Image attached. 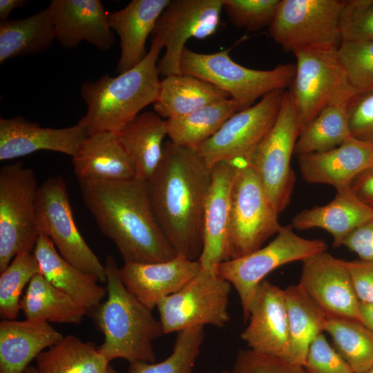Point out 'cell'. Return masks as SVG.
<instances>
[{
  "mask_svg": "<svg viewBox=\"0 0 373 373\" xmlns=\"http://www.w3.org/2000/svg\"><path fill=\"white\" fill-rule=\"evenodd\" d=\"M211 169L195 149L164 144L161 160L146 181L157 221L177 255L199 259L203 247L205 201Z\"/></svg>",
  "mask_w": 373,
  "mask_h": 373,
  "instance_id": "obj_1",
  "label": "cell"
},
{
  "mask_svg": "<svg viewBox=\"0 0 373 373\" xmlns=\"http://www.w3.org/2000/svg\"><path fill=\"white\" fill-rule=\"evenodd\" d=\"M85 206L124 263H155L177 254L153 213L146 181L78 180Z\"/></svg>",
  "mask_w": 373,
  "mask_h": 373,
  "instance_id": "obj_2",
  "label": "cell"
},
{
  "mask_svg": "<svg viewBox=\"0 0 373 373\" xmlns=\"http://www.w3.org/2000/svg\"><path fill=\"white\" fill-rule=\"evenodd\" d=\"M145 58L117 77L104 75L95 82H85L80 94L87 110L78 124L90 135L98 132L117 133L140 111L158 98L161 80L158 59L162 41L151 39Z\"/></svg>",
  "mask_w": 373,
  "mask_h": 373,
  "instance_id": "obj_3",
  "label": "cell"
},
{
  "mask_svg": "<svg viewBox=\"0 0 373 373\" xmlns=\"http://www.w3.org/2000/svg\"><path fill=\"white\" fill-rule=\"evenodd\" d=\"M104 267L107 298L94 310L104 336L99 352L109 363L116 358L155 363L153 343L164 334L160 320L125 287L113 256H106Z\"/></svg>",
  "mask_w": 373,
  "mask_h": 373,
  "instance_id": "obj_4",
  "label": "cell"
},
{
  "mask_svg": "<svg viewBox=\"0 0 373 373\" xmlns=\"http://www.w3.org/2000/svg\"><path fill=\"white\" fill-rule=\"evenodd\" d=\"M180 73L202 79L228 93L240 111L276 90L289 88L296 73V64H279L270 70L242 66L232 60L228 50L200 53L184 49L180 61Z\"/></svg>",
  "mask_w": 373,
  "mask_h": 373,
  "instance_id": "obj_5",
  "label": "cell"
},
{
  "mask_svg": "<svg viewBox=\"0 0 373 373\" xmlns=\"http://www.w3.org/2000/svg\"><path fill=\"white\" fill-rule=\"evenodd\" d=\"M334 47L295 50L296 73L288 92L296 107L300 134L325 107L349 102L358 92Z\"/></svg>",
  "mask_w": 373,
  "mask_h": 373,
  "instance_id": "obj_6",
  "label": "cell"
},
{
  "mask_svg": "<svg viewBox=\"0 0 373 373\" xmlns=\"http://www.w3.org/2000/svg\"><path fill=\"white\" fill-rule=\"evenodd\" d=\"M39 185L34 171L22 162L0 169V272L12 259L34 249L39 230L35 200Z\"/></svg>",
  "mask_w": 373,
  "mask_h": 373,
  "instance_id": "obj_7",
  "label": "cell"
},
{
  "mask_svg": "<svg viewBox=\"0 0 373 373\" xmlns=\"http://www.w3.org/2000/svg\"><path fill=\"white\" fill-rule=\"evenodd\" d=\"M259 178L249 165H239L230 193L229 260L260 247L283 226Z\"/></svg>",
  "mask_w": 373,
  "mask_h": 373,
  "instance_id": "obj_8",
  "label": "cell"
},
{
  "mask_svg": "<svg viewBox=\"0 0 373 373\" xmlns=\"http://www.w3.org/2000/svg\"><path fill=\"white\" fill-rule=\"evenodd\" d=\"M299 135L296 107L287 90L274 126L247 163L257 174L278 214L291 201L296 181L291 158Z\"/></svg>",
  "mask_w": 373,
  "mask_h": 373,
  "instance_id": "obj_9",
  "label": "cell"
},
{
  "mask_svg": "<svg viewBox=\"0 0 373 373\" xmlns=\"http://www.w3.org/2000/svg\"><path fill=\"white\" fill-rule=\"evenodd\" d=\"M321 239L297 235L291 225L283 227L268 245L242 257L222 262L218 274L233 286L239 296L244 321H248L250 302L258 285L270 272L294 261H303L327 251Z\"/></svg>",
  "mask_w": 373,
  "mask_h": 373,
  "instance_id": "obj_10",
  "label": "cell"
},
{
  "mask_svg": "<svg viewBox=\"0 0 373 373\" xmlns=\"http://www.w3.org/2000/svg\"><path fill=\"white\" fill-rule=\"evenodd\" d=\"M35 213L39 233L46 235L59 254L77 268L106 282L104 265L82 236L74 219L64 180L50 177L39 185Z\"/></svg>",
  "mask_w": 373,
  "mask_h": 373,
  "instance_id": "obj_11",
  "label": "cell"
},
{
  "mask_svg": "<svg viewBox=\"0 0 373 373\" xmlns=\"http://www.w3.org/2000/svg\"><path fill=\"white\" fill-rule=\"evenodd\" d=\"M345 0H281L269 28L270 37L286 52L307 47L338 48Z\"/></svg>",
  "mask_w": 373,
  "mask_h": 373,
  "instance_id": "obj_12",
  "label": "cell"
},
{
  "mask_svg": "<svg viewBox=\"0 0 373 373\" xmlns=\"http://www.w3.org/2000/svg\"><path fill=\"white\" fill-rule=\"evenodd\" d=\"M231 289L217 273L200 269L182 289L157 305L164 334L194 326L224 327L230 319Z\"/></svg>",
  "mask_w": 373,
  "mask_h": 373,
  "instance_id": "obj_13",
  "label": "cell"
},
{
  "mask_svg": "<svg viewBox=\"0 0 373 373\" xmlns=\"http://www.w3.org/2000/svg\"><path fill=\"white\" fill-rule=\"evenodd\" d=\"M285 90L265 95L252 106L232 115L209 139L195 149L210 168L222 161L247 164L253 152L274 126Z\"/></svg>",
  "mask_w": 373,
  "mask_h": 373,
  "instance_id": "obj_14",
  "label": "cell"
},
{
  "mask_svg": "<svg viewBox=\"0 0 373 373\" xmlns=\"http://www.w3.org/2000/svg\"><path fill=\"white\" fill-rule=\"evenodd\" d=\"M222 9L223 0H170L151 34L165 48L157 64L160 75L180 74V61L186 41L214 34Z\"/></svg>",
  "mask_w": 373,
  "mask_h": 373,
  "instance_id": "obj_15",
  "label": "cell"
},
{
  "mask_svg": "<svg viewBox=\"0 0 373 373\" xmlns=\"http://www.w3.org/2000/svg\"><path fill=\"white\" fill-rule=\"evenodd\" d=\"M302 262L298 284L327 315L361 321L360 301L345 260L325 251L308 257Z\"/></svg>",
  "mask_w": 373,
  "mask_h": 373,
  "instance_id": "obj_16",
  "label": "cell"
},
{
  "mask_svg": "<svg viewBox=\"0 0 373 373\" xmlns=\"http://www.w3.org/2000/svg\"><path fill=\"white\" fill-rule=\"evenodd\" d=\"M248 321L240 338L249 349L286 361L289 335L285 290L263 280L250 302Z\"/></svg>",
  "mask_w": 373,
  "mask_h": 373,
  "instance_id": "obj_17",
  "label": "cell"
},
{
  "mask_svg": "<svg viewBox=\"0 0 373 373\" xmlns=\"http://www.w3.org/2000/svg\"><path fill=\"white\" fill-rule=\"evenodd\" d=\"M239 164L222 161L211 169V180L203 216V247L199 261L201 269L217 273L218 267L229 260V229L230 193Z\"/></svg>",
  "mask_w": 373,
  "mask_h": 373,
  "instance_id": "obj_18",
  "label": "cell"
},
{
  "mask_svg": "<svg viewBox=\"0 0 373 373\" xmlns=\"http://www.w3.org/2000/svg\"><path fill=\"white\" fill-rule=\"evenodd\" d=\"M46 10L56 40L66 48L87 41L101 50L115 43L108 13L99 0H52Z\"/></svg>",
  "mask_w": 373,
  "mask_h": 373,
  "instance_id": "obj_19",
  "label": "cell"
},
{
  "mask_svg": "<svg viewBox=\"0 0 373 373\" xmlns=\"http://www.w3.org/2000/svg\"><path fill=\"white\" fill-rule=\"evenodd\" d=\"M88 135L80 125L62 128H45L18 116L0 118V160L20 157L46 150L73 157Z\"/></svg>",
  "mask_w": 373,
  "mask_h": 373,
  "instance_id": "obj_20",
  "label": "cell"
},
{
  "mask_svg": "<svg viewBox=\"0 0 373 373\" xmlns=\"http://www.w3.org/2000/svg\"><path fill=\"white\" fill-rule=\"evenodd\" d=\"M200 269L199 260L177 255L160 262L124 263L119 273L127 289L153 310L161 300L182 289Z\"/></svg>",
  "mask_w": 373,
  "mask_h": 373,
  "instance_id": "obj_21",
  "label": "cell"
},
{
  "mask_svg": "<svg viewBox=\"0 0 373 373\" xmlns=\"http://www.w3.org/2000/svg\"><path fill=\"white\" fill-rule=\"evenodd\" d=\"M297 158L307 183L330 185L338 191L351 187L353 180L373 164V144L350 136L332 149Z\"/></svg>",
  "mask_w": 373,
  "mask_h": 373,
  "instance_id": "obj_22",
  "label": "cell"
},
{
  "mask_svg": "<svg viewBox=\"0 0 373 373\" xmlns=\"http://www.w3.org/2000/svg\"><path fill=\"white\" fill-rule=\"evenodd\" d=\"M170 0H133L124 8L108 13V23L119 37L121 54L117 72L124 73L146 56V41Z\"/></svg>",
  "mask_w": 373,
  "mask_h": 373,
  "instance_id": "obj_23",
  "label": "cell"
},
{
  "mask_svg": "<svg viewBox=\"0 0 373 373\" xmlns=\"http://www.w3.org/2000/svg\"><path fill=\"white\" fill-rule=\"evenodd\" d=\"M32 253L39 264L41 274L55 287L89 312L101 304L106 289L98 284L95 276L65 260L46 235L39 233Z\"/></svg>",
  "mask_w": 373,
  "mask_h": 373,
  "instance_id": "obj_24",
  "label": "cell"
},
{
  "mask_svg": "<svg viewBox=\"0 0 373 373\" xmlns=\"http://www.w3.org/2000/svg\"><path fill=\"white\" fill-rule=\"evenodd\" d=\"M63 337L46 321L3 319L0 323V373H24L33 358Z\"/></svg>",
  "mask_w": 373,
  "mask_h": 373,
  "instance_id": "obj_25",
  "label": "cell"
},
{
  "mask_svg": "<svg viewBox=\"0 0 373 373\" xmlns=\"http://www.w3.org/2000/svg\"><path fill=\"white\" fill-rule=\"evenodd\" d=\"M72 162L78 180H122L135 177L131 160L117 134L112 132L88 135Z\"/></svg>",
  "mask_w": 373,
  "mask_h": 373,
  "instance_id": "obj_26",
  "label": "cell"
},
{
  "mask_svg": "<svg viewBox=\"0 0 373 373\" xmlns=\"http://www.w3.org/2000/svg\"><path fill=\"white\" fill-rule=\"evenodd\" d=\"M373 216V209L364 203L351 187L336 191L334 199L323 206L303 209L291 220L298 230L320 228L333 237L338 247L354 229Z\"/></svg>",
  "mask_w": 373,
  "mask_h": 373,
  "instance_id": "obj_27",
  "label": "cell"
},
{
  "mask_svg": "<svg viewBox=\"0 0 373 373\" xmlns=\"http://www.w3.org/2000/svg\"><path fill=\"white\" fill-rule=\"evenodd\" d=\"M116 134L133 163L135 178L147 181L162 156L166 120L156 113H140Z\"/></svg>",
  "mask_w": 373,
  "mask_h": 373,
  "instance_id": "obj_28",
  "label": "cell"
},
{
  "mask_svg": "<svg viewBox=\"0 0 373 373\" xmlns=\"http://www.w3.org/2000/svg\"><path fill=\"white\" fill-rule=\"evenodd\" d=\"M229 98L228 93L211 83L180 73L161 80L154 109L161 117L173 119Z\"/></svg>",
  "mask_w": 373,
  "mask_h": 373,
  "instance_id": "obj_29",
  "label": "cell"
},
{
  "mask_svg": "<svg viewBox=\"0 0 373 373\" xmlns=\"http://www.w3.org/2000/svg\"><path fill=\"white\" fill-rule=\"evenodd\" d=\"M284 290L289 335L286 361L303 366L310 344L325 330L327 315L299 284Z\"/></svg>",
  "mask_w": 373,
  "mask_h": 373,
  "instance_id": "obj_30",
  "label": "cell"
},
{
  "mask_svg": "<svg viewBox=\"0 0 373 373\" xmlns=\"http://www.w3.org/2000/svg\"><path fill=\"white\" fill-rule=\"evenodd\" d=\"M20 307L26 319L57 323L79 324L89 312L41 274L30 281Z\"/></svg>",
  "mask_w": 373,
  "mask_h": 373,
  "instance_id": "obj_31",
  "label": "cell"
},
{
  "mask_svg": "<svg viewBox=\"0 0 373 373\" xmlns=\"http://www.w3.org/2000/svg\"><path fill=\"white\" fill-rule=\"evenodd\" d=\"M56 40L46 8L24 19L0 22V63L48 50Z\"/></svg>",
  "mask_w": 373,
  "mask_h": 373,
  "instance_id": "obj_32",
  "label": "cell"
},
{
  "mask_svg": "<svg viewBox=\"0 0 373 373\" xmlns=\"http://www.w3.org/2000/svg\"><path fill=\"white\" fill-rule=\"evenodd\" d=\"M39 373H106L109 362L92 342L64 336L36 358Z\"/></svg>",
  "mask_w": 373,
  "mask_h": 373,
  "instance_id": "obj_33",
  "label": "cell"
},
{
  "mask_svg": "<svg viewBox=\"0 0 373 373\" xmlns=\"http://www.w3.org/2000/svg\"><path fill=\"white\" fill-rule=\"evenodd\" d=\"M238 111V104L231 98L208 105L186 115L166 119L167 135L177 146L195 149Z\"/></svg>",
  "mask_w": 373,
  "mask_h": 373,
  "instance_id": "obj_34",
  "label": "cell"
},
{
  "mask_svg": "<svg viewBox=\"0 0 373 373\" xmlns=\"http://www.w3.org/2000/svg\"><path fill=\"white\" fill-rule=\"evenodd\" d=\"M324 332L354 373H362L373 365V332L362 322L327 316Z\"/></svg>",
  "mask_w": 373,
  "mask_h": 373,
  "instance_id": "obj_35",
  "label": "cell"
},
{
  "mask_svg": "<svg viewBox=\"0 0 373 373\" xmlns=\"http://www.w3.org/2000/svg\"><path fill=\"white\" fill-rule=\"evenodd\" d=\"M348 102L329 105L323 109L300 134L294 153L298 155L327 151L350 137Z\"/></svg>",
  "mask_w": 373,
  "mask_h": 373,
  "instance_id": "obj_36",
  "label": "cell"
},
{
  "mask_svg": "<svg viewBox=\"0 0 373 373\" xmlns=\"http://www.w3.org/2000/svg\"><path fill=\"white\" fill-rule=\"evenodd\" d=\"M177 333L172 352L166 358L159 363H131L128 373H194L204 339V326H194Z\"/></svg>",
  "mask_w": 373,
  "mask_h": 373,
  "instance_id": "obj_37",
  "label": "cell"
},
{
  "mask_svg": "<svg viewBox=\"0 0 373 373\" xmlns=\"http://www.w3.org/2000/svg\"><path fill=\"white\" fill-rule=\"evenodd\" d=\"M41 274L34 254L24 251L17 254L0 276V314L6 320H15L20 307L23 288L32 278Z\"/></svg>",
  "mask_w": 373,
  "mask_h": 373,
  "instance_id": "obj_38",
  "label": "cell"
},
{
  "mask_svg": "<svg viewBox=\"0 0 373 373\" xmlns=\"http://www.w3.org/2000/svg\"><path fill=\"white\" fill-rule=\"evenodd\" d=\"M338 54L353 87L358 92L373 89V40L342 41Z\"/></svg>",
  "mask_w": 373,
  "mask_h": 373,
  "instance_id": "obj_39",
  "label": "cell"
},
{
  "mask_svg": "<svg viewBox=\"0 0 373 373\" xmlns=\"http://www.w3.org/2000/svg\"><path fill=\"white\" fill-rule=\"evenodd\" d=\"M281 0H223V8L238 28L257 31L270 26Z\"/></svg>",
  "mask_w": 373,
  "mask_h": 373,
  "instance_id": "obj_40",
  "label": "cell"
},
{
  "mask_svg": "<svg viewBox=\"0 0 373 373\" xmlns=\"http://www.w3.org/2000/svg\"><path fill=\"white\" fill-rule=\"evenodd\" d=\"M341 30L343 41L373 40V0H345Z\"/></svg>",
  "mask_w": 373,
  "mask_h": 373,
  "instance_id": "obj_41",
  "label": "cell"
},
{
  "mask_svg": "<svg viewBox=\"0 0 373 373\" xmlns=\"http://www.w3.org/2000/svg\"><path fill=\"white\" fill-rule=\"evenodd\" d=\"M222 373H307L302 365L285 360L257 353L249 349L241 350L236 355L231 370Z\"/></svg>",
  "mask_w": 373,
  "mask_h": 373,
  "instance_id": "obj_42",
  "label": "cell"
},
{
  "mask_svg": "<svg viewBox=\"0 0 373 373\" xmlns=\"http://www.w3.org/2000/svg\"><path fill=\"white\" fill-rule=\"evenodd\" d=\"M303 367L307 373H354L323 333L310 344Z\"/></svg>",
  "mask_w": 373,
  "mask_h": 373,
  "instance_id": "obj_43",
  "label": "cell"
},
{
  "mask_svg": "<svg viewBox=\"0 0 373 373\" xmlns=\"http://www.w3.org/2000/svg\"><path fill=\"white\" fill-rule=\"evenodd\" d=\"M347 112L351 136L373 144V89L357 92Z\"/></svg>",
  "mask_w": 373,
  "mask_h": 373,
  "instance_id": "obj_44",
  "label": "cell"
},
{
  "mask_svg": "<svg viewBox=\"0 0 373 373\" xmlns=\"http://www.w3.org/2000/svg\"><path fill=\"white\" fill-rule=\"evenodd\" d=\"M345 263L359 301L373 303V262L358 259Z\"/></svg>",
  "mask_w": 373,
  "mask_h": 373,
  "instance_id": "obj_45",
  "label": "cell"
},
{
  "mask_svg": "<svg viewBox=\"0 0 373 373\" xmlns=\"http://www.w3.org/2000/svg\"><path fill=\"white\" fill-rule=\"evenodd\" d=\"M342 245L355 253L360 260L373 262V216L351 232Z\"/></svg>",
  "mask_w": 373,
  "mask_h": 373,
  "instance_id": "obj_46",
  "label": "cell"
},
{
  "mask_svg": "<svg viewBox=\"0 0 373 373\" xmlns=\"http://www.w3.org/2000/svg\"><path fill=\"white\" fill-rule=\"evenodd\" d=\"M351 188L364 203L373 209V164L353 180Z\"/></svg>",
  "mask_w": 373,
  "mask_h": 373,
  "instance_id": "obj_47",
  "label": "cell"
},
{
  "mask_svg": "<svg viewBox=\"0 0 373 373\" xmlns=\"http://www.w3.org/2000/svg\"><path fill=\"white\" fill-rule=\"evenodd\" d=\"M27 3L24 0H1L0 1V20H8L11 12L17 8L21 7Z\"/></svg>",
  "mask_w": 373,
  "mask_h": 373,
  "instance_id": "obj_48",
  "label": "cell"
},
{
  "mask_svg": "<svg viewBox=\"0 0 373 373\" xmlns=\"http://www.w3.org/2000/svg\"><path fill=\"white\" fill-rule=\"evenodd\" d=\"M361 321L373 332V303L360 302Z\"/></svg>",
  "mask_w": 373,
  "mask_h": 373,
  "instance_id": "obj_49",
  "label": "cell"
},
{
  "mask_svg": "<svg viewBox=\"0 0 373 373\" xmlns=\"http://www.w3.org/2000/svg\"><path fill=\"white\" fill-rule=\"evenodd\" d=\"M24 373H39L37 368L32 367V366H28Z\"/></svg>",
  "mask_w": 373,
  "mask_h": 373,
  "instance_id": "obj_50",
  "label": "cell"
},
{
  "mask_svg": "<svg viewBox=\"0 0 373 373\" xmlns=\"http://www.w3.org/2000/svg\"><path fill=\"white\" fill-rule=\"evenodd\" d=\"M106 373H119L115 370L112 367L109 366Z\"/></svg>",
  "mask_w": 373,
  "mask_h": 373,
  "instance_id": "obj_51",
  "label": "cell"
},
{
  "mask_svg": "<svg viewBox=\"0 0 373 373\" xmlns=\"http://www.w3.org/2000/svg\"><path fill=\"white\" fill-rule=\"evenodd\" d=\"M362 373H373V365L368 370Z\"/></svg>",
  "mask_w": 373,
  "mask_h": 373,
  "instance_id": "obj_52",
  "label": "cell"
}]
</instances>
